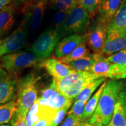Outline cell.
I'll return each instance as SVG.
<instances>
[{"instance_id":"1","label":"cell","mask_w":126,"mask_h":126,"mask_svg":"<svg viewBox=\"0 0 126 126\" xmlns=\"http://www.w3.org/2000/svg\"><path fill=\"white\" fill-rule=\"evenodd\" d=\"M123 89V83L110 80L106 85L99 100L97 106L89 123L93 126H106L110 123L119 94Z\"/></svg>"},{"instance_id":"2","label":"cell","mask_w":126,"mask_h":126,"mask_svg":"<svg viewBox=\"0 0 126 126\" xmlns=\"http://www.w3.org/2000/svg\"><path fill=\"white\" fill-rule=\"evenodd\" d=\"M39 78L33 74H30L23 77L16 83L18 99L16 112L26 116L28 111L37 99L36 83Z\"/></svg>"},{"instance_id":"3","label":"cell","mask_w":126,"mask_h":126,"mask_svg":"<svg viewBox=\"0 0 126 126\" xmlns=\"http://www.w3.org/2000/svg\"><path fill=\"white\" fill-rule=\"evenodd\" d=\"M90 25V17L80 5L69 12L65 22L59 30L61 39L72 34H81Z\"/></svg>"},{"instance_id":"4","label":"cell","mask_w":126,"mask_h":126,"mask_svg":"<svg viewBox=\"0 0 126 126\" xmlns=\"http://www.w3.org/2000/svg\"><path fill=\"white\" fill-rule=\"evenodd\" d=\"M30 19V14L28 12L18 28L7 38L0 40V59L5 55L18 51L25 46L28 41Z\"/></svg>"},{"instance_id":"5","label":"cell","mask_w":126,"mask_h":126,"mask_svg":"<svg viewBox=\"0 0 126 126\" xmlns=\"http://www.w3.org/2000/svg\"><path fill=\"white\" fill-rule=\"evenodd\" d=\"M41 61L38 57L28 51H16L0 59L1 67L12 74L37 65Z\"/></svg>"},{"instance_id":"6","label":"cell","mask_w":126,"mask_h":126,"mask_svg":"<svg viewBox=\"0 0 126 126\" xmlns=\"http://www.w3.org/2000/svg\"><path fill=\"white\" fill-rule=\"evenodd\" d=\"M60 39L58 30L48 28L39 36L28 48V51L33 53L43 61L50 56Z\"/></svg>"},{"instance_id":"7","label":"cell","mask_w":126,"mask_h":126,"mask_svg":"<svg viewBox=\"0 0 126 126\" xmlns=\"http://www.w3.org/2000/svg\"><path fill=\"white\" fill-rule=\"evenodd\" d=\"M88 71L97 76L113 80L126 78V68L110 62L106 57L97 61Z\"/></svg>"},{"instance_id":"8","label":"cell","mask_w":126,"mask_h":126,"mask_svg":"<svg viewBox=\"0 0 126 126\" xmlns=\"http://www.w3.org/2000/svg\"><path fill=\"white\" fill-rule=\"evenodd\" d=\"M107 32L108 25L97 22L85 34V42L94 53H102L107 38Z\"/></svg>"},{"instance_id":"9","label":"cell","mask_w":126,"mask_h":126,"mask_svg":"<svg viewBox=\"0 0 126 126\" xmlns=\"http://www.w3.org/2000/svg\"><path fill=\"white\" fill-rule=\"evenodd\" d=\"M126 48V29L108 30L102 54L111 55Z\"/></svg>"},{"instance_id":"10","label":"cell","mask_w":126,"mask_h":126,"mask_svg":"<svg viewBox=\"0 0 126 126\" xmlns=\"http://www.w3.org/2000/svg\"><path fill=\"white\" fill-rule=\"evenodd\" d=\"M16 91V82L15 79L0 67V104L12 100Z\"/></svg>"},{"instance_id":"11","label":"cell","mask_w":126,"mask_h":126,"mask_svg":"<svg viewBox=\"0 0 126 126\" xmlns=\"http://www.w3.org/2000/svg\"><path fill=\"white\" fill-rule=\"evenodd\" d=\"M85 34H72L64 37L59 41L55 48V54L58 58L63 57L74 51L77 47L85 42Z\"/></svg>"},{"instance_id":"12","label":"cell","mask_w":126,"mask_h":126,"mask_svg":"<svg viewBox=\"0 0 126 126\" xmlns=\"http://www.w3.org/2000/svg\"><path fill=\"white\" fill-rule=\"evenodd\" d=\"M40 66L45 68L48 73L56 79L64 78L75 71L67 64H64L54 58L44 60L40 63Z\"/></svg>"},{"instance_id":"13","label":"cell","mask_w":126,"mask_h":126,"mask_svg":"<svg viewBox=\"0 0 126 126\" xmlns=\"http://www.w3.org/2000/svg\"><path fill=\"white\" fill-rule=\"evenodd\" d=\"M123 0H103L97 12V23L108 25L122 4Z\"/></svg>"},{"instance_id":"14","label":"cell","mask_w":126,"mask_h":126,"mask_svg":"<svg viewBox=\"0 0 126 126\" xmlns=\"http://www.w3.org/2000/svg\"><path fill=\"white\" fill-rule=\"evenodd\" d=\"M16 12L11 3L0 10V40L13 28L16 22Z\"/></svg>"},{"instance_id":"15","label":"cell","mask_w":126,"mask_h":126,"mask_svg":"<svg viewBox=\"0 0 126 126\" xmlns=\"http://www.w3.org/2000/svg\"><path fill=\"white\" fill-rule=\"evenodd\" d=\"M110 124L112 126H126V91L119 94Z\"/></svg>"},{"instance_id":"16","label":"cell","mask_w":126,"mask_h":126,"mask_svg":"<svg viewBox=\"0 0 126 126\" xmlns=\"http://www.w3.org/2000/svg\"><path fill=\"white\" fill-rule=\"evenodd\" d=\"M102 53H92L67 64L75 71H88L97 61L105 57Z\"/></svg>"},{"instance_id":"17","label":"cell","mask_w":126,"mask_h":126,"mask_svg":"<svg viewBox=\"0 0 126 126\" xmlns=\"http://www.w3.org/2000/svg\"><path fill=\"white\" fill-rule=\"evenodd\" d=\"M101 77L97 76V75L92 74L89 76L83 77L82 78L77 80L74 83H72L70 86L65 88L61 91V93L68 98L70 99H75L77 95L79 94V92L85 87L86 85H88L91 81H94L95 79L100 78Z\"/></svg>"},{"instance_id":"18","label":"cell","mask_w":126,"mask_h":126,"mask_svg":"<svg viewBox=\"0 0 126 126\" xmlns=\"http://www.w3.org/2000/svg\"><path fill=\"white\" fill-rule=\"evenodd\" d=\"M48 1V0H38L33 5L28 11L31 16L30 26L33 31L37 29L42 22L45 15L46 4Z\"/></svg>"},{"instance_id":"19","label":"cell","mask_w":126,"mask_h":126,"mask_svg":"<svg viewBox=\"0 0 126 126\" xmlns=\"http://www.w3.org/2000/svg\"><path fill=\"white\" fill-rule=\"evenodd\" d=\"M106 83V82H105L102 83L95 94L86 102L85 107L84 111H83L82 117L81 119V122L88 121L92 117V114H94V110H95L97 106L99 100L100 99L102 91L103 90V88L105 87Z\"/></svg>"},{"instance_id":"20","label":"cell","mask_w":126,"mask_h":126,"mask_svg":"<svg viewBox=\"0 0 126 126\" xmlns=\"http://www.w3.org/2000/svg\"><path fill=\"white\" fill-rule=\"evenodd\" d=\"M126 29V0L122 3L116 14L108 25V30Z\"/></svg>"},{"instance_id":"21","label":"cell","mask_w":126,"mask_h":126,"mask_svg":"<svg viewBox=\"0 0 126 126\" xmlns=\"http://www.w3.org/2000/svg\"><path fill=\"white\" fill-rule=\"evenodd\" d=\"M92 73L89 71H75L71 74L70 75L64 77V78L56 79H54L56 84L60 92H61L65 88L70 86L74 83L77 80L82 78L83 77L89 76Z\"/></svg>"},{"instance_id":"22","label":"cell","mask_w":126,"mask_h":126,"mask_svg":"<svg viewBox=\"0 0 126 126\" xmlns=\"http://www.w3.org/2000/svg\"><path fill=\"white\" fill-rule=\"evenodd\" d=\"M18 109L16 102L11 100L7 103L0 104V125L11 122Z\"/></svg>"},{"instance_id":"23","label":"cell","mask_w":126,"mask_h":126,"mask_svg":"<svg viewBox=\"0 0 126 126\" xmlns=\"http://www.w3.org/2000/svg\"><path fill=\"white\" fill-rule=\"evenodd\" d=\"M106 80L105 77H100L91 81L88 85H86L83 89L79 92L77 96L75 97V100H80L85 102H87L91 98V95L95 91L98 86L101 85Z\"/></svg>"},{"instance_id":"24","label":"cell","mask_w":126,"mask_h":126,"mask_svg":"<svg viewBox=\"0 0 126 126\" xmlns=\"http://www.w3.org/2000/svg\"><path fill=\"white\" fill-rule=\"evenodd\" d=\"M89 54V50L86 47L85 42H83L77 47L70 54L61 58L60 60L64 64H68L69 63L83 57Z\"/></svg>"},{"instance_id":"25","label":"cell","mask_w":126,"mask_h":126,"mask_svg":"<svg viewBox=\"0 0 126 126\" xmlns=\"http://www.w3.org/2000/svg\"><path fill=\"white\" fill-rule=\"evenodd\" d=\"M51 8L57 11L70 12L79 5L75 0H51Z\"/></svg>"},{"instance_id":"26","label":"cell","mask_w":126,"mask_h":126,"mask_svg":"<svg viewBox=\"0 0 126 126\" xmlns=\"http://www.w3.org/2000/svg\"><path fill=\"white\" fill-rule=\"evenodd\" d=\"M102 1L103 0H81L79 5L85 9L91 18L96 15L99 7Z\"/></svg>"},{"instance_id":"27","label":"cell","mask_w":126,"mask_h":126,"mask_svg":"<svg viewBox=\"0 0 126 126\" xmlns=\"http://www.w3.org/2000/svg\"><path fill=\"white\" fill-rule=\"evenodd\" d=\"M61 94L57 87L54 79H53L52 83L48 87L42 90L39 97L46 100H53L57 98Z\"/></svg>"},{"instance_id":"28","label":"cell","mask_w":126,"mask_h":126,"mask_svg":"<svg viewBox=\"0 0 126 126\" xmlns=\"http://www.w3.org/2000/svg\"><path fill=\"white\" fill-rule=\"evenodd\" d=\"M38 0H12L11 2L17 12L25 15Z\"/></svg>"},{"instance_id":"29","label":"cell","mask_w":126,"mask_h":126,"mask_svg":"<svg viewBox=\"0 0 126 126\" xmlns=\"http://www.w3.org/2000/svg\"><path fill=\"white\" fill-rule=\"evenodd\" d=\"M69 12L67 11H57L54 14L52 18L51 29L59 30L65 22Z\"/></svg>"},{"instance_id":"30","label":"cell","mask_w":126,"mask_h":126,"mask_svg":"<svg viewBox=\"0 0 126 126\" xmlns=\"http://www.w3.org/2000/svg\"><path fill=\"white\" fill-rule=\"evenodd\" d=\"M108 60L113 64L126 68V48L110 55Z\"/></svg>"},{"instance_id":"31","label":"cell","mask_w":126,"mask_h":126,"mask_svg":"<svg viewBox=\"0 0 126 126\" xmlns=\"http://www.w3.org/2000/svg\"><path fill=\"white\" fill-rule=\"evenodd\" d=\"M86 102L80 101V100H75L73 106H72L70 111L68 112V114H73L81 120L84 111L85 107Z\"/></svg>"},{"instance_id":"32","label":"cell","mask_w":126,"mask_h":126,"mask_svg":"<svg viewBox=\"0 0 126 126\" xmlns=\"http://www.w3.org/2000/svg\"><path fill=\"white\" fill-rule=\"evenodd\" d=\"M70 107H66L61 109L58 110L56 113V115L55 116L54 119L53 120L51 124L48 126H58L59 124L63 122V119L65 117L66 113H67V111L68 110L69 108Z\"/></svg>"},{"instance_id":"33","label":"cell","mask_w":126,"mask_h":126,"mask_svg":"<svg viewBox=\"0 0 126 126\" xmlns=\"http://www.w3.org/2000/svg\"><path fill=\"white\" fill-rule=\"evenodd\" d=\"M26 116L16 112L11 120V126H28L26 122Z\"/></svg>"},{"instance_id":"34","label":"cell","mask_w":126,"mask_h":126,"mask_svg":"<svg viewBox=\"0 0 126 126\" xmlns=\"http://www.w3.org/2000/svg\"><path fill=\"white\" fill-rule=\"evenodd\" d=\"M81 120L73 114H68L67 118L60 126H78Z\"/></svg>"},{"instance_id":"35","label":"cell","mask_w":126,"mask_h":126,"mask_svg":"<svg viewBox=\"0 0 126 126\" xmlns=\"http://www.w3.org/2000/svg\"><path fill=\"white\" fill-rule=\"evenodd\" d=\"M51 122L49 120L46 119H43L39 120L37 122L33 124V126H48L51 124Z\"/></svg>"},{"instance_id":"36","label":"cell","mask_w":126,"mask_h":126,"mask_svg":"<svg viewBox=\"0 0 126 126\" xmlns=\"http://www.w3.org/2000/svg\"><path fill=\"white\" fill-rule=\"evenodd\" d=\"M12 1V0H0V10H1L5 6L9 5Z\"/></svg>"},{"instance_id":"37","label":"cell","mask_w":126,"mask_h":126,"mask_svg":"<svg viewBox=\"0 0 126 126\" xmlns=\"http://www.w3.org/2000/svg\"><path fill=\"white\" fill-rule=\"evenodd\" d=\"M78 126H94L92 124H91L90 123H89L88 121H85V122H81L79 124Z\"/></svg>"},{"instance_id":"38","label":"cell","mask_w":126,"mask_h":126,"mask_svg":"<svg viewBox=\"0 0 126 126\" xmlns=\"http://www.w3.org/2000/svg\"><path fill=\"white\" fill-rule=\"evenodd\" d=\"M0 126H10L9 124H1V125H0Z\"/></svg>"},{"instance_id":"39","label":"cell","mask_w":126,"mask_h":126,"mask_svg":"<svg viewBox=\"0 0 126 126\" xmlns=\"http://www.w3.org/2000/svg\"><path fill=\"white\" fill-rule=\"evenodd\" d=\"M112 126L111 125V124H110V123L109 124H108V125H106V126Z\"/></svg>"},{"instance_id":"40","label":"cell","mask_w":126,"mask_h":126,"mask_svg":"<svg viewBox=\"0 0 126 126\" xmlns=\"http://www.w3.org/2000/svg\"><path fill=\"white\" fill-rule=\"evenodd\" d=\"M75 1H77V2H78L79 3V1H81V0H75Z\"/></svg>"},{"instance_id":"41","label":"cell","mask_w":126,"mask_h":126,"mask_svg":"<svg viewBox=\"0 0 126 126\" xmlns=\"http://www.w3.org/2000/svg\"><path fill=\"white\" fill-rule=\"evenodd\" d=\"M99 126V125H97V126Z\"/></svg>"}]
</instances>
